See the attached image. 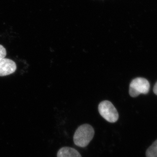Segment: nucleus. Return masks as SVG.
<instances>
[{"instance_id":"f257e3e1","label":"nucleus","mask_w":157,"mask_h":157,"mask_svg":"<svg viewBox=\"0 0 157 157\" xmlns=\"http://www.w3.org/2000/svg\"><path fill=\"white\" fill-rule=\"evenodd\" d=\"M94 135V129L91 125L83 124L76 129L73 135V142L79 147H86L92 140Z\"/></svg>"},{"instance_id":"f03ea898","label":"nucleus","mask_w":157,"mask_h":157,"mask_svg":"<svg viewBox=\"0 0 157 157\" xmlns=\"http://www.w3.org/2000/svg\"><path fill=\"white\" fill-rule=\"evenodd\" d=\"M100 115L109 123H115L119 118V114L113 104L108 101L101 102L98 106Z\"/></svg>"},{"instance_id":"7ed1b4c3","label":"nucleus","mask_w":157,"mask_h":157,"mask_svg":"<svg viewBox=\"0 0 157 157\" xmlns=\"http://www.w3.org/2000/svg\"><path fill=\"white\" fill-rule=\"evenodd\" d=\"M149 82L145 78L138 77L131 82L129 87V94L133 98H135L140 94H146L149 91Z\"/></svg>"},{"instance_id":"20e7f679","label":"nucleus","mask_w":157,"mask_h":157,"mask_svg":"<svg viewBox=\"0 0 157 157\" xmlns=\"http://www.w3.org/2000/svg\"><path fill=\"white\" fill-rule=\"evenodd\" d=\"M17 69L16 63L10 59L4 58L0 60V76L10 75Z\"/></svg>"},{"instance_id":"39448f33","label":"nucleus","mask_w":157,"mask_h":157,"mask_svg":"<svg viewBox=\"0 0 157 157\" xmlns=\"http://www.w3.org/2000/svg\"><path fill=\"white\" fill-rule=\"evenodd\" d=\"M57 157H82L79 152L75 148L64 147L60 149L57 154Z\"/></svg>"},{"instance_id":"423d86ee","label":"nucleus","mask_w":157,"mask_h":157,"mask_svg":"<svg viewBox=\"0 0 157 157\" xmlns=\"http://www.w3.org/2000/svg\"><path fill=\"white\" fill-rule=\"evenodd\" d=\"M146 157H157V140L147 150Z\"/></svg>"},{"instance_id":"0eeeda50","label":"nucleus","mask_w":157,"mask_h":157,"mask_svg":"<svg viewBox=\"0 0 157 157\" xmlns=\"http://www.w3.org/2000/svg\"><path fill=\"white\" fill-rule=\"evenodd\" d=\"M7 55L6 49L3 45H0V60L5 58Z\"/></svg>"},{"instance_id":"6e6552de","label":"nucleus","mask_w":157,"mask_h":157,"mask_svg":"<svg viewBox=\"0 0 157 157\" xmlns=\"http://www.w3.org/2000/svg\"><path fill=\"white\" fill-rule=\"evenodd\" d=\"M153 91L155 94L157 95V82L156 83H155V84L154 87L153 89Z\"/></svg>"}]
</instances>
